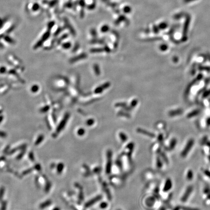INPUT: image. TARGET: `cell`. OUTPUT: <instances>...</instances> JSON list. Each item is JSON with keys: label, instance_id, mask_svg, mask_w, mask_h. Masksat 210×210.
Segmentation results:
<instances>
[{"label": "cell", "instance_id": "cell-1", "mask_svg": "<svg viewBox=\"0 0 210 210\" xmlns=\"http://www.w3.org/2000/svg\"><path fill=\"white\" fill-rule=\"evenodd\" d=\"M194 144V140L193 139H190L187 141L184 149L182 150L180 156L182 158H185L188 154L189 153L190 150L192 149Z\"/></svg>", "mask_w": 210, "mask_h": 210}, {"label": "cell", "instance_id": "cell-2", "mask_svg": "<svg viewBox=\"0 0 210 210\" xmlns=\"http://www.w3.org/2000/svg\"><path fill=\"white\" fill-rule=\"evenodd\" d=\"M193 191V186L190 185L186 189L185 192L183 194V195L182 196L181 198V201L183 202H185L189 199L190 195H191L192 192Z\"/></svg>", "mask_w": 210, "mask_h": 210}, {"label": "cell", "instance_id": "cell-3", "mask_svg": "<svg viewBox=\"0 0 210 210\" xmlns=\"http://www.w3.org/2000/svg\"><path fill=\"white\" fill-rule=\"evenodd\" d=\"M172 180L170 179H167L164 185L163 191L164 192H168L172 188Z\"/></svg>", "mask_w": 210, "mask_h": 210}, {"label": "cell", "instance_id": "cell-4", "mask_svg": "<svg viewBox=\"0 0 210 210\" xmlns=\"http://www.w3.org/2000/svg\"><path fill=\"white\" fill-rule=\"evenodd\" d=\"M193 172L192 170H189L186 173V179L188 180H192L193 178Z\"/></svg>", "mask_w": 210, "mask_h": 210}, {"label": "cell", "instance_id": "cell-5", "mask_svg": "<svg viewBox=\"0 0 210 210\" xmlns=\"http://www.w3.org/2000/svg\"><path fill=\"white\" fill-rule=\"evenodd\" d=\"M127 20L126 17L124 15H121L119 17V18L117 19V20L115 21V24L116 25H118L120 22H121L123 21H125Z\"/></svg>", "mask_w": 210, "mask_h": 210}, {"label": "cell", "instance_id": "cell-6", "mask_svg": "<svg viewBox=\"0 0 210 210\" xmlns=\"http://www.w3.org/2000/svg\"><path fill=\"white\" fill-rule=\"evenodd\" d=\"M109 29H110V27H109V26L108 25H103L101 27V31L103 33H105V32H108L109 30Z\"/></svg>", "mask_w": 210, "mask_h": 210}, {"label": "cell", "instance_id": "cell-7", "mask_svg": "<svg viewBox=\"0 0 210 210\" xmlns=\"http://www.w3.org/2000/svg\"><path fill=\"white\" fill-rule=\"evenodd\" d=\"M131 8L129 6H126L123 8V11L125 13H130L131 11Z\"/></svg>", "mask_w": 210, "mask_h": 210}, {"label": "cell", "instance_id": "cell-8", "mask_svg": "<svg viewBox=\"0 0 210 210\" xmlns=\"http://www.w3.org/2000/svg\"><path fill=\"white\" fill-rule=\"evenodd\" d=\"M176 140H172V141L170 143V149H173L174 148V147L176 146Z\"/></svg>", "mask_w": 210, "mask_h": 210}, {"label": "cell", "instance_id": "cell-9", "mask_svg": "<svg viewBox=\"0 0 210 210\" xmlns=\"http://www.w3.org/2000/svg\"><path fill=\"white\" fill-rule=\"evenodd\" d=\"M203 173H204V175L206 176V177H207L208 178H209V179H210V171L209 170H203Z\"/></svg>", "mask_w": 210, "mask_h": 210}, {"label": "cell", "instance_id": "cell-10", "mask_svg": "<svg viewBox=\"0 0 210 210\" xmlns=\"http://www.w3.org/2000/svg\"><path fill=\"white\" fill-rule=\"evenodd\" d=\"M167 26V24L166 23H161L159 25V28L160 29H165Z\"/></svg>", "mask_w": 210, "mask_h": 210}, {"label": "cell", "instance_id": "cell-11", "mask_svg": "<svg viewBox=\"0 0 210 210\" xmlns=\"http://www.w3.org/2000/svg\"><path fill=\"white\" fill-rule=\"evenodd\" d=\"M95 7V4L94 3H92L91 4L89 5L88 6V9H90V10H92L93 9H94V8Z\"/></svg>", "mask_w": 210, "mask_h": 210}, {"label": "cell", "instance_id": "cell-12", "mask_svg": "<svg viewBox=\"0 0 210 210\" xmlns=\"http://www.w3.org/2000/svg\"><path fill=\"white\" fill-rule=\"evenodd\" d=\"M79 5L82 7H84L85 6V2L84 0H80L79 1Z\"/></svg>", "mask_w": 210, "mask_h": 210}, {"label": "cell", "instance_id": "cell-13", "mask_svg": "<svg viewBox=\"0 0 210 210\" xmlns=\"http://www.w3.org/2000/svg\"><path fill=\"white\" fill-rule=\"evenodd\" d=\"M182 209L183 210H200L197 208H190V207H183Z\"/></svg>", "mask_w": 210, "mask_h": 210}, {"label": "cell", "instance_id": "cell-14", "mask_svg": "<svg viewBox=\"0 0 210 210\" xmlns=\"http://www.w3.org/2000/svg\"><path fill=\"white\" fill-rule=\"evenodd\" d=\"M84 130L83 129H81V130H80L78 131V133L79 134H80V135H81V134L82 135L84 133Z\"/></svg>", "mask_w": 210, "mask_h": 210}, {"label": "cell", "instance_id": "cell-15", "mask_svg": "<svg viewBox=\"0 0 210 210\" xmlns=\"http://www.w3.org/2000/svg\"><path fill=\"white\" fill-rule=\"evenodd\" d=\"M91 34L93 36H95V35H96V31H95V30H94V29H93L92 30H91Z\"/></svg>", "mask_w": 210, "mask_h": 210}, {"label": "cell", "instance_id": "cell-16", "mask_svg": "<svg viewBox=\"0 0 210 210\" xmlns=\"http://www.w3.org/2000/svg\"><path fill=\"white\" fill-rule=\"evenodd\" d=\"M194 0H184V1L185 2H191V1H194Z\"/></svg>", "mask_w": 210, "mask_h": 210}, {"label": "cell", "instance_id": "cell-17", "mask_svg": "<svg viewBox=\"0 0 210 210\" xmlns=\"http://www.w3.org/2000/svg\"><path fill=\"white\" fill-rule=\"evenodd\" d=\"M91 122H93V120H89V121H88V125H90L91 124Z\"/></svg>", "mask_w": 210, "mask_h": 210}, {"label": "cell", "instance_id": "cell-18", "mask_svg": "<svg viewBox=\"0 0 210 210\" xmlns=\"http://www.w3.org/2000/svg\"><path fill=\"white\" fill-rule=\"evenodd\" d=\"M54 210H59V209H54Z\"/></svg>", "mask_w": 210, "mask_h": 210}, {"label": "cell", "instance_id": "cell-19", "mask_svg": "<svg viewBox=\"0 0 210 210\" xmlns=\"http://www.w3.org/2000/svg\"></svg>", "mask_w": 210, "mask_h": 210}]
</instances>
